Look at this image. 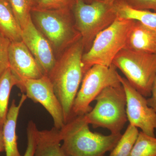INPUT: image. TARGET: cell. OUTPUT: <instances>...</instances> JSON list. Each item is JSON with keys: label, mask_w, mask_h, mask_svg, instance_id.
<instances>
[{"label": "cell", "mask_w": 156, "mask_h": 156, "mask_svg": "<svg viewBox=\"0 0 156 156\" xmlns=\"http://www.w3.org/2000/svg\"><path fill=\"white\" fill-rule=\"evenodd\" d=\"M84 51L81 38L61 53L48 76L62 107L65 124L71 119L73 104L84 75Z\"/></svg>", "instance_id": "obj_1"}, {"label": "cell", "mask_w": 156, "mask_h": 156, "mask_svg": "<svg viewBox=\"0 0 156 156\" xmlns=\"http://www.w3.org/2000/svg\"><path fill=\"white\" fill-rule=\"evenodd\" d=\"M62 148L68 156H105L111 151L122 134L105 135L89 129L85 116L72 118L59 130Z\"/></svg>", "instance_id": "obj_2"}, {"label": "cell", "mask_w": 156, "mask_h": 156, "mask_svg": "<svg viewBox=\"0 0 156 156\" xmlns=\"http://www.w3.org/2000/svg\"><path fill=\"white\" fill-rule=\"evenodd\" d=\"M135 20L117 17L114 22L98 34L91 48L84 53L82 64L84 74L95 65L109 66L117 54L126 46Z\"/></svg>", "instance_id": "obj_3"}, {"label": "cell", "mask_w": 156, "mask_h": 156, "mask_svg": "<svg viewBox=\"0 0 156 156\" xmlns=\"http://www.w3.org/2000/svg\"><path fill=\"white\" fill-rule=\"evenodd\" d=\"M95 107L84 115L88 124L94 128H106L111 134H121L128 121L126 92L122 84L103 89L95 98Z\"/></svg>", "instance_id": "obj_4"}, {"label": "cell", "mask_w": 156, "mask_h": 156, "mask_svg": "<svg viewBox=\"0 0 156 156\" xmlns=\"http://www.w3.org/2000/svg\"><path fill=\"white\" fill-rule=\"evenodd\" d=\"M71 9L32 10L36 26L50 42L54 52L62 53L81 38Z\"/></svg>", "instance_id": "obj_5"}, {"label": "cell", "mask_w": 156, "mask_h": 156, "mask_svg": "<svg viewBox=\"0 0 156 156\" xmlns=\"http://www.w3.org/2000/svg\"><path fill=\"white\" fill-rule=\"evenodd\" d=\"M72 9L76 29L80 34L87 52L98 34L111 25L117 18L113 5L101 0H95L91 3L76 0Z\"/></svg>", "instance_id": "obj_6"}, {"label": "cell", "mask_w": 156, "mask_h": 156, "mask_svg": "<svg viewBox=\"0 0 156 156\" xmlns=\"http://www.w3.org/2000/svg\"><path fill=\"white\" fill-rule=\"evenodd\" d=\"M112 64L141 95L150 97L156 75V53H142L124 48L114 58Z\"/></svg>", "instance_id": "obj_7"}, {"label": "cell", "mask_w": 156, "mask_h": 156, "mask_svg": "<svg viewBox=\"0 0 156 156\" xmlns=\"http://www.w3.org/2000/svg\"><path fill=\"white\" fill-rule=\"evenodd\" d=\"M117 69L112 64L109 66L95 65L87 71L73 104L72 118L91 111V102L104 89L122 84Z\"/></svg>", "instance_id": "obj_8"}, {"label": "cell", "mask_w": 156, "mask_h": 156, "mask_svg": "<svg viewBox=\"0 0 156 156\" xmlns=\"http://www.w3.org/2000/svg\"><path fill=\"white\" fill-rule=\"evenodd\" d=\"M17 87L27 98L43 105L53 118L54 127L59 130L64 126L62 107L48 76L37 79H22Z\"/></svg>", "instance_id": "obj_9"}, {"label": "cell", "mask_w": 156, "mask_h": 156, "mask_svg": "<svg viewBox=\"0 0 156 156\" xmlns=\"http://www.w3.org/2000/svg\"><path fill=\"white\" fill-rule=\"evenodd\" d=\"M126 97V115L129 124L140 128L143 132L155 137L156 113L149 106L146 98L134 88L126 78L119 76Z\"/></svg>", "instance_id": "obj_10"}, {"label": "cell", "mask_w": 156, "mask_h": 156, "mask_svg": "<svg viewBox=\"0 0 156 156\" xmlns=\"http://www.w3.org/2000/svg\"><path fill=\"white\" fill-rule=\"evenodd\" d=\"M22 30V41L36 59L44 75L48 76L56 61L52 45L37 28L32 18L29 20Z\"/></svg>", "instance_id": "obj_11"}, {"label": "cell", "mask_w": 156, "mask_h": 156, "mask_svg": "<svg viewBox=\"0 0 156 156\" xmlns=\"http://www.w3.org/2000/svg\"><path fill=\"white\" fill-rule=\"evenodd\" d=\"M9 58V68L19 82L23 79H39L44 76L36 59L22 41L11 42Z\"/></svg>", "instance_id": "obj_12"}, {"label": "cell", "mask_w": 156, "mask_h": 156, "mask_svg": "<svg viewBox=\"0 0 156 156\" xmlns=\"http://www.w3.org/2000/svg\"><path fill=\"white\" fill-rule=\"evenodd\" d=\"M125 48L142 53L156 54V30L135 20Z\"/></svg>", "instance_id": "obj_13"}, {"label": "cell", "mask_w": 156, "mask_h": 156, "mask_svg": "<svg viewBox=\"0 0 156 156\" xmlns=\"http://www.w3.org/2000/svg\"><path fill=\"white\" fill-rule=\"evenodd\" d=\"M27 98L23 93L18 104H16L14 99L11 102L2 128L6 156H21L17 145L16 127L20 111Z\"/></svg>", "instance_id": "obj_14"}, {"label": "cell", "mask_w": 156, "mask_h": 156, "mask_svg": "<svg viewBox=\"0 0 156 156\" xmlns=\"http://www.w3.org/2000/svg\"><path fill=\"white\" fill-rule=\"evenodd\" d=\"M59 130H38L34 156H68L62 148Z\"/></svg>", "instance_id": "obj_15"}, {"label": "cell", "mask_w": 156, "mask_h": 156, "mask_svg": "<svg viewBox=\"0 0 156 156\" xmlns=\"http://www.w3.org/2000/svg\"><path fill=\"white\" fill-rule=\"evenodd\" d=\"M0 32L11 42L22 41V29L7 0H0Z\"/></svg>", "instance_id": "obj_16"}, {"label": "cell", "mask_w": 156, "mask_h": 156, "mask_svg": "<svg viewBox=\"0 0 156 156\" xmlns=\"http://www.w3.org/2000/svg\"><path fill=\"white\" fill-rule=\"evenodd\" d=\"M113 6L117 17L137 20L156 30V12L132 9L122 0H115Z\"/></svg>", "instance_id": "obj_17"}, {"label": "cell", "mask_w": 156, "mask_h": 156, "mask_svg": "<svg viewBox=\"0 0 156 156\" xmlns=\"http://www.w3.org/2000/svg\"><path fill=\"white\" fill-rule=\"evenodd\" d=\"M19 81L8 68L0 77V128L2 129L8 112L11 89L18 86Z\"/></svg>", "instance_id": "obj_18"}, {"label": "cell", "mask_w": 156, "mask_h": 156, "mask_svg": "<svg viewBox=\"0 0 156 156\" xmlns=\"http://www.w3.org/2000/svg\"><path fill=\"white\" fill-rule=\"evenodd\" d=\"M139 133L137 128L129 124L109 156H129Z\"/></svg>", "instance_id": "obj_19"}, {"label": "cell", "mask_w": 156, "mask_h": 156, "mask_svg": "<svg viewBox=\"0 0 156 156\" xmlns=\"http://www.w3.org/2000/svg\"><path fill=\"white\" fill-rule=\"evenodd\" d=\"M129 156H156V137L139 132Z\"/></svg>", "instance_id": "obj_20"}, {"label": "cell", "mask_w": 156, "mask_h": 156, "mask_svg": "<svg viewBox=\"0 0 156 156\" xmlns=\"http://www.w3.org/2000/svg\"><path fill=\"white\" fill-rule=\"evenodd\" d=\"M21 29L32 18L34 0H7Z\"/></svg>", "instance_id": "obj_21"}, {"label": "cell", "mask_w": 156, "mask_h": 156, "mask_svg": "<svg viewBox=\"0 0 156 156\" xmlns=\"http://www.w3.org/2000/svg\"><path fill=\"white\" fill-rule=\"evenodd\" d=\"M36 6L34 7L42 10H72L76 0H36Z\"/></svg>", "instance_id": "obj_22"}, {"label": "cell", "mask_w": 156, "mask_h": 156, "mask_svg": "<svg viewBox=\"0 0 156 156\" xmlns=\"http://www.w3.org/2000/svg\"><path fill=\"white\" fill-rule=\"evenodd\" d=\"M11 42L0 32V77L9 68V53Z\"/></svg>", "instance_id": "obj_23"}, {"label": "cell", "mask_w": 156, "mask_h": 156, "mask_svg": "<svg viewBox=\"0 0 156 156\" xmlns=\"http://www.w3.org/2000/svg\"><path fill=\"white\" fill-rule=\"evenodd\" d=\"M38 129L35 123L30 121L27 128V146L25 154L23 156H34L36 145L37 132Z\"/></svg>", "instance_id": "obj_24"}, {"label": "cell", "mask_w": 156, "mask_h": 156, "mask_svg": "<svg viewBox=\"0 0 156 156\" xmlns=\"http://www.w3.org/2000/svg\"><path fill=\"white\" fill-rule=\"evenodd\" d=\"M132 9L139 10H154L156 12V0H122Z\"/></svg>", "instance_id": "obj_25"}, {"label": "cell", "mask_w": 156, "mask_h": 156, "mask_svg": "<svg viewBox=\"0 0 156 156\" xmlns=\"http://www.w3.org/2000/svg\"><path fill=\"white\" fill-rule=\"evenodd\" d=\"M147 101L148 106L153 109L156 113V75L152 87L151 96L147 98Z\"/></svg>", "instance_id": "obj_26"}, {"label": "cell", "mask_w": 156, "mask_h": 156, "mask_svg": "<svg viewBox=\"0 0 156 156\" xmlns=\"http://www.w3.org/2000/svg\"><path fill=\"white\" fill-rule=\"evenodd\" d=\"M5 151V144L3 138V130L0 128V153Z\"/></svg>", "instance_id": "obj_27"}, {"label": "cell", "mask_w": 156, "mask_h": 156, "mask_svg": "<svg viewBox=\"0 0 156 156\" xmlns=\"http://www.w3.org/2000/svg\"><path fill=\"white\" fill-rule=\"evenodd\" d=\"M101 1H103V2L110 4V5H113V3H114L115 0H101Z\"/></svg>", "instance_id": "obj_28"}, {"label": "cell", "mask_w": 156, "mask_h": 156, "mask_svg": "<svg viewBox=\"0 0 156 156\" xmlns=\"http://www.w3.org/2000/svg\"><path fill=\"white\" fill-rule=\"evenodd\" d=\"M83 1L87 3H91L93 1H95V0H83Z\"/></svg>", "instance_id": "obj_29"}, {"label": "cell", "mask_w": 156, "mask_h": 156, "mask_svg": "<svg viewBox=\"0 0 156 156\" xmlns=\"http://www.w3.org/2000/svg\"><path fill=\"white\" fill-rule=\"evenodd\" d=\"M35 1H36V0H35Z\"/></svg>", "instance_id": "obj_30"}]
</instances>
